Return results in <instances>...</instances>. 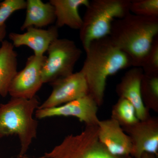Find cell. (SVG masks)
<instances>
[{"label": "cell", "mask_w": 158, "mask_h": 158, "mask_svg": "<svg viewBox=\"0 0 158 158\" xmlns=\"http://www.w3.org/2000/svg\"><path fill=\"white\" fill-rule=\"evenodd\" d=\"M39 106L36 96L31 99L11 98L0 104V138L17 135L21 147L17 158L27 156L32 140L37 138L38 122L33 115Z\"/></svg>", "instance_id": "obj_3"}, {"label": "cell", "mask_w": 158, "mask_h": 158, "mask_svg": "<svg viewBox=\"0 0 158 158\" xmlns=\"http://www.w3.org/2000/svg\"><path fill=\"white\" fill-rule=\"evenodd\" d=\"M126 158H132L131 157V156H128L126 157Z\"/></svg>", "instance_id": "obj_24"}, {"label": "cell", "mask_w": 158, "mask_h": 158, "mask_svg": "<svg viewBox=\"0 0 158 158\" xmlns=\"http://www.w3.org/2000/svg\"><path fill=\"white\" fill-rule=\"evenodd\" d=\"M142 100L148 110L158 112V73L143 74L141 83Z\"/></svg>", "instance_id": "obj_17"}, {"label": "cell", "mask_w": 158, "mask_h": 158, "mask_svg": "<svg viewBox=\"0 0 158 158\" xmlns=\"http://www.w3.org/2000/svg\"><path fill=\"white\" fill-rule=\"evenodd\" d=\"M156 156L152 154L148 153H144L142 155L141 158H156Z\"/></svg>", "instance_id": "obj_23"}, {"label": "cell", "mask_w": 158, "mask_h": 158, "mask_svg": "<svg viewBox=\"0 0 158 158\" xmlns=\"http://www.w3.org/2000/svg\"><path fill=\"white\" fill-rule=\"evenodd\" d=\"M11 43L2 42L0 47V95L6 97L12 80L17 72V53Z\"/></svg>", "instance_id": "obj_16"}, {"label": "cell", "mask_w": 158, "mask_h": 158, "mask_svg": "<svg viewBox=\"0 0 158 158\" xmlns=\"http://www.w3.org/2000/svg\"><path fill=\"white\" fill-rule=\"evenodd\" d=\"M50 3L55 9L57 28L67 26L74 30L81 27L83 19L79 13L81 6L87 7L90 2L88 0H50Z\"/></svg>", "instance_id": "obj_14"}, {"label": "cell", "mask_w": 158, "mask_h": 158, "mask_svg": "<svg viewBox=\"0 0 158 158\" xmlns=\"http://www.w3.org/2000/svg\"><path fill=\"white\" fill-rule=\"evenodd\" d=\"M47 52L48 57L41 71L43 84H51L73 73L82 53L73 40L66 38L54 40Z\"/></svg>", "instance_id": "obj_6"}, {"label": "cell", "mask_w": 158, "mask_h": 158, "mask_svg": "<svg viewBox=\"0 0 158 158\" xmlns=\"http://www.w3.org/2000/svg\"><path fill=\"white\" fill-rule=\"evenodd\" d=\"M98 130V125H86L80 134L66 136L60 144L43 155L23 158H122L108 151L99 140Z\"/></svg>", "instance_id": "obj_5"}, {"label": "cell", "mask_w": 158, "mask_h": 158, "mask_svg": "<svg viewBox=\"0 0 158 158\" xmlns=\"http://www.w3.org/2000/svg\"><path fill=\"white\" fill-rule=\"evenodd\" d=\"M158 35V17H144L130 12L113 21L109 37L129 57L132 67H141Z\"/></svg>", "instance_id": "obj_2"}, {"label": "cell", "mask_w": 158, "mask_h": 158, "mask_svg": "<svg viewBox=\"0 0 158 158\" xmlns=\"http://www.w3.org/2000/svg\"><path fill=\"white\" fill-rule=\"evenodd\" d=\"M111 118L118 122L121 127L129 126L139 121L135 109L127 100L119 98L113 106Z\"/></svg>", "instance_id": "obj_18"}, {"label": "cell", "mask_w": 158, "mask_h": 158, "mask_svg": "<svg viewBox=\"0 0 158 158\" xmlns=\"http://www.w3.org/2000/svg\"><path fill=\"white\" fill-rule=\"evenodd\" d=\"M26 15L21 31L30 27L40 28L51 25L56 22L54 7L49 2L44 3L41 0H27Z\"/></svg>", "instance_id": "obj_15"}, {"label": "cell", "mask_w": 158, "mask_h": 158, "mask_svg": "<svg viewBox=\"0 0 158 158\" xmlns=\"http://www.w3.org/2000/svg\"><path fill=\"white\" fill-rule=\"evenodd\" d=\"M141 68L144 73H158V35L144 57Z\"/></svg>", "instance_id": "obj_20"}, {"label": "cell", "mask_w": 158, "mask_h": 158, "mask_svg": "<svg viewBox=\"0 0 158 158\" xmlns=\"http://www.w3.org/2000/svg\"><path fill=\"white\" fill-rule=\"evenodd\" d=\"M130 11L139 16L158 17V0L131 1Z\"/></svg>", "instance_id": "obj_19"}, {"label": "cell", "mask_w": 158, "mask_h": 158, "mask_svg": "<svg viewBox=\"0 0 158 158\" xmlns=\"http://www.w3.org/2000/svg\"><path fill=\"white\" fill-rule=\"evenodd\" d=\"M58 28L52 25L47 30L30 27L23 34L11 33L9 38L14 47L27 46L34 52L36 56H44L53 41L59 38Z\"/></svg>", "instance_id": "obj_13"}, {"label": "cell", "mask_w": 158, "mask_h": 158, "mask_svg": "<svg viewBox=\"0 0 158 158\" xmlns=\"http://www.w3.org/2000/svg\"><path fill=\"white\" fill-rule=\"evenodd\" d=\"M26 6L24 0H5L0 3V28L14 12L26 9Z\"/></svg>", "instance_id": "obj_21"}, {"label": "cell", "mask_w": 158, "mask_h": 158, "mask_svg": "<svg viewBox=\"0 0 158 158\" xmlns=\"http://www.w3.org/2000/svg\"><path fill=\"white\" fill-rule=\"evenodd\" d=\"M98 106L89 94L59 106L37 109L35 116L42 119L53 116H73L86 125H98Z\"/></svg>", "instance_id": "obj_9"}, {"label": "cell", "mask_w": 158, "mask_h": 158, "mask_svg": "<svg viewBox=\"0 0 158 158\" xmlns=\"http://www.w3.org/2000/svg\"><path fill=\"white\" fill-rule=\"evenodd\" d=\"M85 52L86 58L80 71L87 82L89 95L100 106L104 102L108 77L132 67L131 62L109 36L92 41Z\"/></svg>", "instance_id": "obj_1"}, {"label": "cell", "mask_w": 158, "mask_h": 158, "mask_svg": "<svg viewBox=\"0 0 158 158\" xmlns=\"http://www.w3.org/2000/svg\"><path fill=\"white\" fill-rule=\"evenodd\" d=\"M132 144L131 155L141 158L144 153L158 155V118L150 116L129 126L121 127Z\"/></svg>", "instance_id": "obj_8"}, {"label": "cell", "mask_w": 158, "mask_h": 158, "mask_svg": "<svg viewBox=\"0 0 158 158\" xmlns=\"http://www.w3.org/2000/svg\"><path fill=\"white\" fill-rule=\"evenodd\" d=\"M98 127L99 140L111 154L120 157L131 155V140L118 122L112 118L99 120Z\"/></svg>", "instance_id": "obj_11"}, {"label": "cell", "mask_w": 158, "mask_h": 158, "mask_svg": "<svg viewBox=\"0 0 158 158\" xmlns=\"http://www.w3.org/2000/svg\"><path fill=\"white\" fill-rule=\"evenodd\" d=\"M6 24L0 28V42L4 40L6 35Z\"/></svg>", "instance_id": "obj_22"}, {"label": "cell", "mask_w": 158, "mask_h": 158, "mask_svg": "<svg viewBox=\"0 0 158 158\" xmlns=\"http://www.w3.org/2000/svg\"><path fill=\"white\" fill-rule=\"evenodd\" d=\"M47 57L32 55L24 68L18 72L10 85L9 94L11 98L31 99L36 96L43 83L41 71Z\"/></svg>", "instance_id": "obj_7"}, {"label": "cell", "mask_w": 158, "mask_h": 158, "mask_svg": "<svg viewBox=\"0 0 158 158\" xmlns=\"http://www.w3.org/2000/svg\"><path fill=\"white\" fill-rule=\"evenodd\" d=\"M130 0H93L86 7L80 30L85 51L92 41L108 37L114 20L130 13Z\"/></svg>", "instance_id": "obj_4"}, {"label": "cell", "mask_w": 158, "mask_h": 158, "mask_svg": "<svg viewBox=\"0 0 158 158\" xmlns=\"http://www.w3.org/2000/svg\"><path fill=\"white\" fill-rule=\"evenodd\" d=\"M143 74L141 67H133L124 74L116 87L119 98L126 99L133 105L137 118L141 121L150 116L141 97V83Z\"/></svg>", "instance_id": "obj_12"}, {"label": "cell", "mask_w": 158, "mask_h": 158, "mask_svg": "<svg viewBox=\"0 0 158 158\" xmlns=\"http://www.w3.org/2000/svg\"><path fill=\"white\" fill-rule=\"evenodd\" d=\"M51 95L37 109L59 106L89 94L88 85L81 71L51 83Z\"/></svg>", "instance_id": "obj_10"}]
</instances>
